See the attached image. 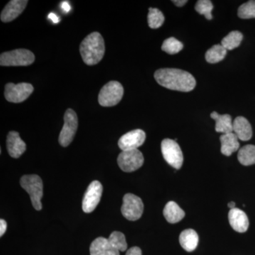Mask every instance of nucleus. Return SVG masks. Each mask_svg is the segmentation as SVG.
Wrapping results in <instances>:
<instances>
[{
  "instance_id": "nucleus-21",
  "label": "nucleus",
  "mask_w": 255,
  "mask_h": 255,
  "mask_svg": "<svg viewBox=\"0 0 255 255\" xmlns=\"http://www.w3.org/2000/svg\"><path fill=\"white\" fill-rule=\"evenodd\" d=\"M211 119L216 121V131L223 132L224 134L230 133L233 132V122L232 118L229 114H218L216 112L211 114Z\"/></svg>"
},
{
  "instance_id": "nucleus-14",
  "label": "nucleus",
  "mask_w": 255,
  "mask_h": 255,
  "mask_svg": "<svg viewBox=\"0 0 255 255\" xmlns=\"http://www.w3.org/2000/svg\"><path fill=\"white\" fill-rule=\"evenodd\" d=\"M228 220L231 227L236 232H246L249 228V219L248 216L244 211L237 208L230 210Z\"/></svg>"
},
{
  "instance_id": "nucleus-8",
  "label": "nucleus",
  "mask_w": 255,
  "mask_h": 255,
  "mask_svg": "<svg viewBox=\"0 0 255 255\" xmlns=\"http://www.w3.org/2000/svg\"><path fill=\"white\" fill-rule=\"evenodd\" d=\"M117 162L122 171L132 172L142 167L144 163V157L138 149L122 151L119 154Z\"/></svg>"
},
{
  "instance_id": "nucleus-11",
  "label": "nucleus",
  "mask_w": 255,
  "mask_h": 255,
  "mask_svg": "<svg viewBox=\"0 0 255 255\" xmlns=\"http://www.w3.org/2000/svg\"><path fill=\"white\" fill-rule=\"evenodd\" d=\"M103 191V187L99 181H93L87 188L83 201L82 210L86 214L92 213L98 205Z\"/></svg>"
},
{
  "instance_id": "nucleus-20",
  "label": "nucleus",
  "mask_w": 255,
  "mask_h": 255,
  "mask_svg": "<svg viewBox=\"0 0 255 255\" xmlns=\"http://www.w3.org/2000/svg\"><path fill=\"white\" fill-rule=\"evenodd\" d=\"M166 221L169 223H177L182 221L185 216V212L174 201H169L163 210Z\"/></svg>"
},
{
  "instance_id": "nucleus-26",
  "label": "nucleus",
  "mask_w": 255,
  "mask_h": 255,
  "mask_svg": "<svg viewBox=\"0 0 255 255\" xmlns=\"http://www.w3.org/2000/svg\"><path fill=\"white\" fill-rule=\"evenodd\" d=\"M182 42L178 41L174 37H170L163 42L162 50L170 55L177 54L183 49Z\"/></svg>"
},
{
  "instance_id": "nucleus-5",
  "label": "nucleus",
  "mask_w": 255,
  "mask_h": 255,
  "mask_svg": "<svg viewBox=\"0 0 255 255\" xmlns=\"http://www.w3.org/2000/svg\"><path fill=\"white\" fill-rule=\"evenodd\" d=\"M34 54L27 49L5 52L0 55L1 66H28L34 62Z\"/></svg>"
},
{
  "instance_id": "nucleus-33",
  "label": "nucleus",
  "mask_w": 255,
  "mask_h": 255,
  "mask_svg": "<svg viewBox=\"0 0 255 255\" xmlns=\"http://www.w3.org/2000/svg\"><path fill=\"white\" fill-rule=\"evenodd\" d=\"M61 9L63 10L65 12L68 13L71 9V6L69 4L68 1H63L61 4Z\"/></svg>"
},
{
  "instance_id": "nucleus-3",
  "label": "nucleus",
  "mask_w": 255,
  "mask_h": 255,
  "mask_svg": "<svg viewBox=\"0 0 255 255\" xmlns=\"http://www.w3.org/2000/svg\"><path fill=\"white\" fill-rule=\"evenodd\" d=\"M20 185L29 194L33 208L37 211L41 210L43 186L41 177L36 174L23 176L20 179Z\"/></svg>"
},
{
  "instance_id": "nucleus-17",
  "label": "nucleus",
  "mask_w": 255,
  "mask_h": 255,
  "mask_svg": "<svg viewBox=\"0 0 255 255\" xmlns=\"http://www.w3.org/2000/svg\"><path fill=\"white\" fill-rule=\"evenodd\" d=\"M233 132L238 138L243 141L251 140L253 136V129L248 119L238 117L233 122Z\"/></svg>"
},
{
  "instance_id": "nucleus-30",
  "label": "nucleus",
  "mask_w": 255,
  "mask_h": 255,
  "mask_svg": "<svg viewBox=\"0 0 255 255\" xmlns=\"http://www.w3.org/2000/svg\"><path fill=\"white\" fill-rule=\"evenodd\" d=\"M126 255H142V251L138 247H132L127 251Z\"/></svg>"
},
{
  "instance_id": "nucleus-32",
  "label": "nucleus",
  "mask_w": 255,
  "mask_h": 255,
  "mask_svg": "<svg viewBox=\"0 0 255 255\" xmlns=\"http://www.w3.org/2000/svg\"><path fill=\"white\" fill-rule=\"evenodd\" d=\"M48 18L51 20L54 23H59L60 21V18L58 17L56 14H54V13H50V14L48 15Z\"/></svg>"
},
{
  "instance_id": "nucleus-16",
  "label": "nucleus",
  "mask_w": 255,
  "mask_h": 255,
  "mask_svg": "<svg viewBox=\"0 0 255 255\" xmlns=\"http://www.w3.org/2000/svg\"><path fill=\"white\" fill-rule=\"evenodd\" d=\"M90 251V255H120V251L114 248L109 239L103 237L92 242Z\"/></svg>"
},
{
  "instance_id": "nucleus-22",
  "label": "nucleus",
  "mask_w": 255,
  "mask_h": 255,
  "mask_svg": "<svg viewBox=\"0 0 255 255\" xmlns=\"http://www.w3.org/2000/svg\"><path fill=\"white\" fill-rule=\"evenodd\" d=\"M227 54V50L221 44L215 45L206 53V60L208 63L214 64L219 63L224 59Z\"/></svg>"
},
{
  "instance_id": "nucleus-1",
  "label": "nucleus",
  "mask_w": 255,
  "mask_h": 255,
  "mask_svg": "<svg viewBox=\"0 0 255 255\" xmlns=\"http://www.w3.org/2000/svg\"><path fill=\"white\" fill-rule=\"evenodd\" d=\"M159 85L171 90L188 92L195 88L196 82L192 75L175 68L159 69L154 75Z\"/></svg>"
},
{
  "instance_id": "nucleus-35",
  "label": "nucleus",
  "mask_w": 255,
  "mask_h": 255,
  "mask_svg": "<svg viewBox=\"0 0 255 255\" xmlns=\"http://www.w3.org/2000/svg\"><path fill=\"white\" fill-rule=\"evenodd\" d=\"M228 208H230L231 209H235L236 208V203L233 202V201H231L229 204H228Z\"/></svg>"
},
{
  "instance_id": "nucleus-18",
  "label": "nucleus",
  "mask_w": 255,
  "mask_h": 255,
  "mask_svg": "<svg viewBox=\"0 0 255 255\" xmlns=\"http://www.w3.org/2000/svg\"><path fill=\"white\" fill-rule=\"evenodd\" d=\"M239 139L234 132L223 134L220 137L221 140V151L223 155L231 156L233 152L238 150L240 147V143L238 142Z\"/></svg>"
},
{
  "instance_id": "nucleus-28",
  "label": "nucleus",
  "mask_w": 255,
  "mask_h": 255,
  "mask_svg": "<svg viewBox=\"0 0 255 255\" xmlns=\"http://www.w3.org/2000/svg\"><path fill=\"white\" fill-rule=\"evenodd\" d=\"M214 9V5L212 1L210 0H199L195 5V10L199 14L204 15L208 20L213 18L212 11Z\"/></svg>"
},
{
  "instance_id": "nucleus-27",
  "label": "nucleus",
  "mask_w": 255,
  "mask_h": 255,
  "mask_svg": "<svg viewBox=\"0 0 255 255\" xmlns=\"http://www.w3.org/2000/svg\"><path fill=\"white\" fill-rule=\"evenodd\" d=\"M108 239L113 245L114 248L118 250L119 251H127L128 245L124 233L119 232V231H114L110 235Z\"/></svg>"
},
{
  "instance_id": "nucleus-25",
  "label": "nucleus",
  "mask_w": 255,
  "mask_h": 255,
  "mask_svg": "<svg viewBox=\"0 0 255 255\" xmlns=\"http://www.w3.org/2000/svg\"><path fill=\"white\" fill-rule=\"evenodd\" d=\"M164 16L162 11L157 8H150L147 15V22L151 28H158L162 26Z\"/></svg>"
},
{
  "instance_id": "nucleus-9",
  "label": "nucleus",
  "mask_w": 255,
  "mask_h": 255,
  "mask_svg": "<svg viewBox=\"0 0 255 255\" xmlns=\"http://www.w3.org/2000/svg\"><path fill=\"white\" fill-rule=\"evenodd\" d=\"M33 85L26 82L14 84L9 82L5 85L4 97L6 100L12 103H21L27 100L33 93Z\"/></svg>"
},
{
  "instance_id": "nucleus-7",
  "label": "nucleus",
  "mask_w": 255,
  "mask_h": 255,
  "mask_svg": "<svg viewBox=\"0 0 255 255\" xmlns=\"http://www.w3.org/2000/svg\"><path fill=\"white\" fill-rule=\"evenodd\" d=\"M161 150L166 162L174 168L182 167L184 157L179 144L172 139H164L161 143Z\"/></svg>"
},
{
  "instance_id": "nucleus-34",
  "label": "nucleus",
  "mask_w": 255,
  "mask_h": 255,
  "mask_svg": "<svg viewBox=\"0 0 255 255\" xmlns=\"http://www.w3.org/2000/svg\"><path fill=\"white\" fill-rule=\"evenodd\" d=\"M172 2H173L176 6L181 7V6H183L184 5L187 4L188 1H187V0H174V1H172Z\"/></svg>"
},
{
  "instance_id": "nucleus-15",
  "label": "nucleus",
  "mask_w": 255,
  "mask_h": 255,
  "mask_svg": "<svg viewBox=\"0 0 255 255\" xmlns=\"http://www.w3.org/2000/svg\"><path fill=\"white\" fill-rule=\"evenodd\" d=\"M6 148L13 158H18L26 151V145L16 131H10L6 137Z\"/></svg>"
},
{
  "instance_id": "nucleus-19",
  "label": "nucleus",
  "mask_w": 255,
  "mask_h": 255,
  "mask_svg": "<svg viewBox=\"0 0 255 255\" xmlns=\"http://www.w3.org/2000/svg\"><path fill=\"white\" fill-rule=\"evenodd\" d=\"M179 243L184 251L191 253L197 248L199 236L194 230H184L179 236Z\"/></svg>"
},
{
  "instance_id": "nucleus-23",
  "label": "nucleus",
  "mask_w": 255,
  "mask_h": 255,
  "mask_svg": "<svg viewBox=\"0 0 255 255\" xmlns=\"http://www.w3.org/2000/svg\"><path fill=\"white\" fill-rule=\"evenodd\" d=\"M240 163L245 166L255 164V145H247L242 147L238 154Z\"/></svg>"
},
{
  "instance_id": "nucleus-13",
  "label": "nucleus",
  "mask_w": 255,
  "mask_h": 255,
  "mask_svg": "<svg viewBox=\"0 0 255 255\" xmlns=\"http://www.w3.org/2000/svg\"><path fill=\"white\" fill-rule=\"evenodd\" d=\"M27 0H12L5 6L1 13V20L7 23L17 18L26 8Z\"/></svg>"
},
{
  "instance_id": "nucleus-29",
  "label": "nucleus",
  "mask_w": 255,
  "mask_h": 255,
  "mask_svg": "<svg viewBox=\"0 0 255 255\" xmlns=\"http://www.w3.org/2000/svg\"><path fill=\"white\" fill-rule=\"evenodd\" d=\"M238 15L240 18H243V19L255 18V0H252V1L242 4L238 9Z\"/></svg>"
},
{
  "instance_id": "nucleus-4",
  "label": "nucleus",
  "mask_w": 255,
  "mask_h": 255,
  "mask_svg": "<svg viewBox=\"0 0 255 255\" xmlns=\"http://www.w3.org/2000/svg\"><path fill=\"white\" fill-rule=\"evenodd\" d=\"M124 87L120 82L111 81L102 87L99 94L98 102L105 107L118 105L124 96Z\"/></svg>"
},
{
  "instance_id": "nucleus-10",
  "label": "nucleus",
  "mask_w": 255,
  "mask_h": 255,
  "mask_svg": "<svg viewBox=\"0 0 255 255\" xmlns=\"http://www.w3.org/2000/svg\"><path fill=\"white\" fill-rule=\"evenodd\" d=\"M143 209V203L138 196L132 194H127L124 196L122 213L128 221H135L140 219Z\"/></svg>"
},
{
  "instance_id": "nucleus-31",
  "label": "nucleus",
  "mask_w": 255,
  "mask_h": 255,
  "mask_svg": "<svg viewBox=\"0 0 255 255\" xmlns=\"http://www.w3.org/2000/svg\"><path fill=\"white\" fill-rule=\"evenodd\" d=\"M6 227H7V224H6V221L3 219L0 220V236L1 237L6 232Z\"/></svg>"
},
{
  "instance_id": "nucleus-2",
  "label": "nucleus",
  "mask_w": 255,
  "mask_h": 255,
  "mask_svg": "<svg viewBox=\"0 0 255 255\" xmlns=\"http://www.w3.org/2000/svg\"><path fill=\"white\" fill-rule=\"evenodd\" d=\"M82 60L88 65L100 63L105 53L103 37L98 32H93L82 41L80 46Z\"/></svg>"
},
{
  "instance_id": "nucleus-24",
  "label": "nucleus",
  "mask_w": 255,
  "mask_h": 255,
  "mask_svg": "<svg viewBox=\"0 0 255 255\" xmlns=\"http://www.w3.org/2000/svg\"><path fill=\"white\" fill-rule=\"evenodd\" d=\"M243 39V35L238 31H231L227 36L223 38L221 45L226 50H233L241 45Z\"/></svg>"
},
{
  "instance_id": "nucleus-12",
  "label": "nucleus",
  "mask_w": 255,
  "mask_h": 255,
  "mask_svg": "<svg viewBox=\"0 0 255 255\" xmlns=\"http://www.w3.org/2000/svg\"><path fill=\"white\" fill-rule=\"evenodd\" d=\"M145 138V132L141 129H135L128 132L119 139V148L122 151L136 150L144 143Z\"/></svg>"
},
{
  "instance_id": "nucleus-6",
  "label": "nucleus",
  "mask_w": 255,
  "mask_h": 255,
  "mask_svg": "<svg viewBox=\"0 0 255 255\" xmlns=\"http://www.w3.org/2000/svg\"><path fill=\"white\" fill-rule=\"evenodd\" d=\"M78 127V119L75 111L68 109L64 116V125L59 135V143L67 147L73 141Z\"/></svg>"
}]
</instances>
